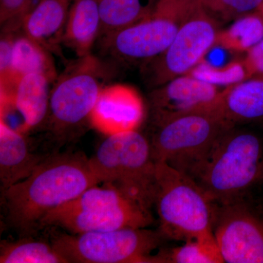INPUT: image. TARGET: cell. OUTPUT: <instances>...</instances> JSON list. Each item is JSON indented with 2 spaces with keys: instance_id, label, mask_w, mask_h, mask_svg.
Returning a JSON list of instances; mask_svg holds the SVG:
<instances>
[{
  "instance_id": "cell-10",
  "label": "cell",
  "mask_w": 263,
  "mask_h": 263,
  "mask_svg": "<svg viewBox=\"0 0 263 263\" xmlns=\"http://www.w3.org/2000/svg\"><path fill=\"white\" fill-rule=\"evenodd\" d=\"M213 233L224 262L263 263V212L248 197L216 205Z\"/></svg>"
},
{
  "instance_id": "cell-24",
  "label": "cell",
  "mask_w": 263,
  "mask_h": 263,
  "mask_svg": "<svg viewBox=\"0 0 263 263\" xmlns=\"http://www.w3.org/2000/svg\"><path fill=\"white\" fill-rule=\"evenodd\" d=\"M189 75L213 85L230 86L247 80L250 76L245 62H233L222 67H216L202 61Z\"/></svg>"
},
{
  "instance_id": "cell-7",
  "label": "cell",
  "mask_w": 263,
  "mask_h": 263,
  "mask_svg": "<svg viewBox=\"0 0 263 263\" xmlns=\"http://www.w3.org/2000/svg\"><path fill=\"white\" fill-rule=\"evenodd\" d=\"M103 65L89 54L72 62L53 83L46 122L59 141L73 138L87 122L103 89Z\"/></svg>"
},
{
  "instance_id": "cell-27",
  "label": "cell",
  "mask_w": 263,
  "mask_h": 263,
  "mask_svg": "<svg viewBox=\"0 0 263 263\" xmlns=\"http://www.w3.org/2000/svg\"><path fill=\"white\" fill-rule=\"evenodd\" d=\"M243 62L250 78L263 76V39L247 51Z\"/></svg>"
},
{
  "instance_id": "cell-18",
  "label": "cell",
  "mask_w": 263,
  "mask_h": 263,
  "mask_svg": "<svg viewBox=\"0 0 263 263\" xmlns=\"http://www.w3.org/2000/svg\"><path fill=\"white\" fill-rule=\"evenodd\" d=\"M100 28L99 0H72L62 44L79 57L91 54Z\"/></svg>"
},
{
  "instance_id": "cell-9",
  "label": "cell",
  "mask_w": 263,
  "mask_h": 263,
  "mask_svg": "<svg viewBox=\"0 0 263 263\" xmlns=\"http://www.w3.org/2000/svg\"><path fill=\"white\" fill-rule=\"evenodd\" d=\"M219 22L202 5L181 26L174 41L160 56L143 65L152 86L159 87L168 81L187 75L216 46L220 31Z\"/></svg>"
},
{
  "instance_id": "cell-22",
  "label": "cell",
  "mask_w": 263,
  "mask_h": 263,
  "mask_svg": "<svg viewBox=\"0 0 263 263\" xmlns=\"http://www.w3.org/2000/svg\"><path fill=\"white\" fill-rule=\"evenodd\" d=\"M0 262L70 263L53 243L32 238L2 243Z\"/></svg>"
},
{
  "instance_id": "cell-16",
  "label": "cell",
  "mask_w": 263,
  "mask_h": 263,
  "mask_svg": "<svg viewBox=\"0 0 263 263\" xmlns=\"http://www.w3.org/2000/svg\"><path fill=\"white\" fill-rule=\"evenodd\" d=\"M72 0H40L22 20L21 30L53 53H60Z\"/></svg>"
},
{
  "instance_id": "cell-5",
  "label": "cell",
  "mask_w": 263,
  "mask_h": 263,
  "mask_svg": "<svg viewBox=\"0 0 263 263\" xmlns=\"http://www.w3.org/2000/svg\"><path fill=\"white\" fill-rule=\"evenodd\" d=\"M154 205L167 239H194L213 233L216 204L188 175L156 162Z\"/></svg>"
},
{
  "instance_id": "cell-14",
  "label": "cell",
  "mask_w": 263,
  "mask_h": 263,
  "mask_svg": "<svg viewBox=\"0 0 263 263\" xmlns=\"http://www.w3.org/2000/svg\"><path fill=\"white\" fill-rule=\"evenodd\" d=\"M53 82L46 76H24L8 91L1 92V111L14 112L23 123V133L43 124L47 118Z\"/></svg>"
},
{
  "instance_id": "cell-23",
  "label": "cell",
  "mask_w": 263,
  "mask_h": 263,
  "mask_svg": "<svg viewBox=\"0 0 263 263\" xmlns=\"http://www.w3.org/2000/svg\"><path fill=\"white\" fill-rule=\"evenodd\" d=\"M263 39V15L257 10L234 21L219 32L216 46L233 51H248Z\"/></svg>"
},
{
  "instance_id": "cell-20",
  "label": "cell",
  "mask_w": 263,
  "mask_h": 263,
  "mask_svg": "<svg viewBox=\"0 0 263 263\" xmlns=\"http://www.w3.org/2000/svg\"><path fill=\"white\" fill-rule=\"evenodd\" d=\"M155 4L153 0H99L98 38L111 35L138 23L150 14Z\"/></svg>"
},
{
  "instance_id": "cell-3",
  "label": "cell",
  "mask_w": 263,
  "mask_h": 263,
  "mask_svg": "<svg viewBox=\"0 0 263 263\" xmlns=\"http://www.w3.org/2000/svg\"><path fill=\"white\" fill-rule=\"evenodd\" d=\"M152 156L193 179L219 137L235 127L212 108L153 117Z\"/></svg>"
},
{
  "instance_id": "cell-25",
  "label": "cell",
  "mask_w": 263,
  "mask_h": 263,
  "mask_svg": "<svg viewBox=\"0 0 263 263\" xmlns=\"http://www.w3.org/2000/svg\"><path fill=\"white\" fill-rule=\"evenodd\" d=\"M200 3L216 21L228 22L257 11L263 0H200Z\"/></svg>"
},
{
  "instance_id": "cell-6",
  "label": "cell",
  "mask_w": 263,
  "mask_h": 263,
  "mask_svg": "<svg viewBox=\"0 0 263 263\" xmlns=\"http://www.w3.org/2000/svg\"><path fill=\"white\" fill-rule=\"evenodd\" d=\"M200 5V0H158L146 18L101 38L102 48L119 61L145 65L169 47Z\"/></svg>"
},
{
  "instance_id": "cell-2",
  "label": "cell",
  "mask_w": 263,
  "mask_h": 263,
  "mask_svg": "<svg viewBox=\"0 0 263 263\" xmlns=\"http://www.w3.org/2000/svg\"><path fill=\"white\" fill-rule=\"evenodd\" d=\"M193 179L216 205L248 197L263 179V146L258 136L235 127L216 141Z\"/></svg>"
},
{
  "instance_id": "cell-28",
  "label": "cell",
  "mask_w": 263,
  "mask_h": 263,
  "mask_svg": "<svg viewBox=\"0 0 263 263\" xmlns=\"http://www.w3.org/2000/svg\"><path fill=\"white\" fill-rule=\"evenodd\" d=\"M257 10H258V11L260 12V13H262V14L263 15V3H262V5H261L260 8H259V9Z\"/></svg>"
},
{
  "instance_id": "cell-21",
  "label": "cell",
  "mask_w": 263,
  "mask_h": 263,
  "mask_svg": "<svg viewBox=\"0 0 263 263\" xmlns=\"http://www.w3.org/2000/svg\"><path fill=\"white\" fill-rule=\"evenodd\" d=\"M223 262L214 233L186 240L177 247L163 249L153 256V263Z\"/></svg>"
},
{
  "instance_id": "cell-8",
  "label": "cell",
  "mask_w": 263,
  "mask_h": 263,
  "mask_svg": "<svg viewBox=\"0 0 263 263\" xmlns=\"http://www.w3.org/2000/svg\"><path fill=\"white\" fill-rule=\"evenodd\" d=\"M164 239L160 230L124 228L62 234L52 243L69 262L153 263L152 252Z\"/></svg>"
},
{
  "instance_id": "cell-1",
  "label": "cell",
  "mask_w": 263,
  "mask_h": 263,
  "mask_svg": "<svg viewBox=\"0 0 263 263\" xmlns=\"http://www.w3.org/2000/svg\"><path fill=\"white\" fill-rule=\"evenodd\" d=\"M98 184L84 155L48 156L28 177L2 191L5 219L21 235H32L50 212Z\"/></svg>"
},
{
  "instance_id": "cell-17",
  "label": "cell",
  "mask_w": 263,
  "mask_h": 263,
  "mask_svg": "<svg viewBox=\"0 0 263 263\" xmlns=\"http://www.w3.org/2000/svg\"><path fill=\"white\" fill-rule=\"evenodd\" d=\"M46 157L32 153L23 133L0 120L2 191L28 177Z\"/></svg>"
},
{
  "instance_id": "cell-13",
  "label": "cell",
  "mask_w": 263,
  "mask_h": 263,
  "mask_svg": "<svg viewBox=\"0 0 263 263\" xmlns=\"http://www.w3.org/2000/svg\"><path fill=\"white\" fill-rule=\"evenodd\" d=\"M220 91L215 85L193 76L176 78L150 94L153 117H162L212 106Z\"/></svg>"
},
{
  "instance_id": "cell-15",
  "label": "cell",
  "mask_w": 263,
  "mask_h": 263,
  "mask_svg": "<svg viewBox=\"0 0 263 263\" xmlns=\"http://www.w3.org/2000/svg\"><path fill=\"white\" fill-rule=\"evenodd\" d=\"M212 108L233 126L263 119V76H253L220 91Z\"/></svg>"
},
{
  "instance_id": "cell-12",
  "label": "cell",
  "mask_w": 263,
  "mask_h": 263,
  "mask_svg": "<svg viewBox=\"0 0 263 263\" xmlns=\"http://www.w3.org/2000/svg\"><path fill=\"white\" fill-rule=\"evenodd\" d=\"M144 104L138 91L124 84L105 86L90 117V124L107 136L136 130L144 119Z\"/></svg>"
},
{
  "instance_id": "cell-19",
  "label": "cell",
  "mask_w": 263,
  "mask_h": 263,
  "mask_svg": "<svg viewBox=\"0 0 263 263\" xmlns=\"http://www.w3.org/2000/svg\"><path fill=\"white\" fill-rule=\"evenodd\" d=\"M51 53L21 29L15 32L11 84L9 89L0 91H8L24 76L32 73L46 76L53 84L58 76Z\"/></svg>"
},
{
  "instance_id": "cell-26",
  "label": "cell",
  "mask_w": 263,
  "mask_h": 263,
  "mask_svg": "<svg viewBox=\"0 0 263 263\" xmlns=\"http://www.w3.org/2000/svg\"><path fill=\"white\" fill-rule=\"evenodd\" d=\"M15 32L2 31L0 41V89H9L11 84L12 62Z\"/></svg>"
},
{
  "instance_id": "cell-4",
  "label": "cell",
  "mask_w": 263,
  "mask_h": 263,
  "mask_svg": "<svg viewBox=\"0 0 263 263\" xmlns=\"http://www.w3.org/2000/svg\"><path fill=\"white\" fill-rule=\"evenodd\" d=\"M89 161L99 184L117 189L148 210L154 205L156 162L149 140L137 129L108 136Z\"/></svg>"
},
{
  "instance_id": "cell-11",
  "label": "cell",
  "mask_w": 263,
  "mask_h": 263,
  "mask_svg": "<svg viewBox=\"0 0 263 263\" xmlns=\"http://www.w3.org/2000/svg\"><path fill=\"white\" fill-rule=\"evenodd\" d=\"M153 221L148 209L137 202H129L67 214L50 213L43 219L41 230L46 227H59L72 234H78L124 228H146Z\"/></svg>"
}]
</instances>
